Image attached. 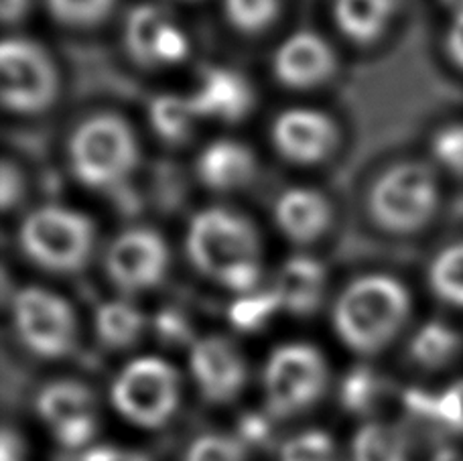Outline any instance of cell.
Returning a JSON list of instances; mask_svg holds the SVG:
<instances>
[{"mask_svg":"<svg viewBox=\"0 0 463 461\" xmlns=\"http://www.w3.org/2000/svg\"><path fill=\"white\" fill-rule=\"evenodd\" d=\"M197 117L236 122L252 110L254 94L248 80L234 70L210 68L203 71L200 86L189 96Z\"/></svg>","mask_w":463,"mask_h":461,"instance_id":"16","label":"cell"},{"mask_svg":"<svg viewBox=\"0 0 463 461\" xmlns=\"http://www.w3.org/2000/svg\"><path fill=\"white\" fill-rule=\"evenodd\" d=\"M138 141L127 120L94 114L73 130L68 161L73 177L90 189H112L127 181L138 165Z\"/></svg>","mask_w":463,"mask_h":461,"instance_id":"3","label":"cell"},{"mask_svg":"<svg viewBox=\"0 0 463 461\" xmlns=\"http://www.w3.org/2000/svg\"><path fill=\"white\" fill-rule=\"evenodd\" d=\"M326 291V268L316 259H288L277 277L279 306L291 313L316 311Z\"/></svg>","mask_w":463,"mask_h":461,"instance_id":"18","label":"cell"},{"mask_svg":"<svg viewBox=\"0 0 463 461\" xmlns=\"http://www.w3.org/2000/svg\"><path fill=\"white\" fill-rule=\"evenodd\" d=\"M31 0H0V14H3V21L16 23L21 21L29 11Z\"/></svg>","mask_w":463,"mask_h":461,"instance_id":"37","label":"cell"},{"mask_svg":"<svg viewBox=\"0 0 463 461\" xmlns=\"http://www.w3.org/2000/svg\"><path fill=\"white\" fill-rule=\"evenodd\" d=\"M86 461H151L137 451H122L114 447H94L84 454Z\"/></svg>","mask_w":463,"mask_h":461,"instance_id":"35","label":"cell"},{"mask_svg":"<svg viewBox=\"0 0 463 461\" xmlns=\"http://www.w3.org/2000/svg\"><path fill=\"white\" fill-rule=\"evenodd\" d=\"M435 461H463V457L459 454H456V451L445 449V451H441L439 456L435 457Z\"/></svg>","mask_w":463,"mask_h":461,"instance_id":"38","label":"cell"},{"mask_svg":"<svg viewBox=\"0 0 463 461\" xmlns=\"http://www.w3.org/2000/svg\"><path fill=\"white\" fill-rule=\"evenodd\" d=\"M189 370L210 402H230L246 384V360L234 342L222 335L202 337L189 352Z\"/></svg>","mask_w":463,"mask_h":461,"instance_id":"13","label":"cell"},{"mask_svg":"<svg viewBox=\"0 0 463 461\" xmlns=\"http://www.w3.org/2000/svg\"><path fill=\"white\" fill-rule=\"evenodd\" d=\"M226 19L246 35L267 31L279 16L280 0H224Z\"/></svg>","mask_w":463,"mask_h":461,"instance_id":"26","label":"cell"},{"mask_svg":"<svg viewBox=\"0 0 463 461\" xmlns=\"http://www.w3.org/2000/svg\"><path fill=\"white\" fill-rule=\"evenodd\" d=\"M200 118L192 104V98L161 94L155 96L148 104V120L156 135L167 143H184L194 130L195 120Z\"/></svg>","mask_w":463,"mask_h":461,"instance_id":"22","label":"cell"},{"mask_svg":"<svg viewBox=\"0 0 463 461\" xmlns=\"http://www.w3.org/2000/svg\"><path fill=\"white\" fill-rule=\"evenodd\" d=\"M169 24L167 14L153 5L132 8L124 23V47L132 60L143 68H156V47Z\"/></svg>","mask_w":463,"mask_h":461,"instance_id":"20","label":"cell"},{"mask_svg":"<svg viewBox=\"0 0 463 461\" xmlns=\"http://www.w3.org/2000/svg\"><path fill=\"white\" fill-rule=\"evenodd\" d=\"M335 68L334 47L313 31L293 33L272 55V73L291 89H311L326 84Z\"/></svg>","mask_w":463,"mask_h":461,"instance_id":"14","label":"cell"},{"mask_svg":"<svg viewBox=\"0 0 463 461\" xmlns=\"http://www.w3.org/2000/svg\"><path fill=\"white\" fill-rule=\"evenodd\" d=\"M197 177L213 192H234L250 183L256 175V156L240 141L220 138L200 153Z\"/></svg>","mask_w":463,"mask_h":461,"instance_id":"17","label":"cell"},{"mask_svg":"<svg viewBox=\"0 0 463 461\" xmlns=\"http://www.w3.org/2000/svg\"><path fill=\"white\" fill-rule=\"evenodd\" d=\"M179 374L167 360L143 356L128 362L112 382V405L140 427H161L179 405Z\"/></svg>","mask_w":463,"mask_h":461,"instance_id":"6","label":"cell"},{"mask_svg":"<svg viewBox=\"0 0 463 461\" xmlns=\"http://www.w3.org/2000/svg\"><path fill=\"white\" fill-rule=\"evenodd\" d=\"M431 409L445 423L463 431V382L458 384L456 389H451L445 397L433 402Z\"/></svg>","mask_w":463,"mask_h":461,"instance_id":"31","label":"cell"},{"mask_svg":"<svg viewBox=\"0 0 463 461\" xmlns=\"http://www.w3.org/2000/svg\"><path fill=\"white\" fill-rule=\"evenodd\" d=\"M185 250L192 265L226 289L254 293L262 277L260 238L252 221L226 208H208L189 220Z\"/></svg>","mask_w":463,"mask_h":461,"instance_id":"1","label":"cell"},{"mask_svg":"<svg viewBox=\"0 0 463 461\" xmlns=\"http://www.w3.org/2000/svg\"><path fill=\"white\" fill-rule=\"evenodd\" d=\"M394 14V0H335L334 16L354 43H372L386 31Z\"/></svg>","mask_w":463,"mask_h":461,"instance_id":"19","label":"cell"},{"mask_svg":"<svg viewBox=\"0 0 463 461\" xmlns=\"http://www.w3.org/2000/svg\"><path fill=\"white\" fill-rule=\"evenodd\" d=\"M116 0H47L57 21L68 27H94L109 19Z\"/></svg>","mask_w":463,"mask_h":461,"instance_id":"27","label":"cell"},{"mask_svg":"<svg viewBox=\"0 0 463 461\" xmlns=\"http://www.w3.org/2000/svg\"><path fill=\"white\" fill-rule=\"evenodd\" d=\"M13 325L27 350L41 358H63L78 343V315L68 299L43 287H24L11 303Z\"/></svg>","mask_w":463,"mask_h":461,"instance_id":"8","label":"cell"},{"mask_svg":"<svg viewBox=\"0 0 463 461\" xmlns=\"http://www.w3.org/2000/svg\"><path fill=\"white\" fill-rule=\"evenodd\" d=\"M439 208V183L433 169L419 161L396 163L376 177L368 192V210L376 224L392 234L425 228Z\"/></svg>","mask_w":463,"mask_h":461,"instance_id":"5","label":"cell"},{"mask_svg":"<svg viewBox=\"0 0 463 461\" xmlns=\"http://www.w3.org/2000/svg\"><path fill=\"white\" fill-rule=\"evenodd\" d=\"M433 153L453 171H463V127L441 130L433 141Z\"/></svg>","mask_w":463,"mask_h":461,"instance_id":"30","label":"cell"},{"mask_svg":"<svg viewBox=\"0 0 463 461\" xmlns=\"http://www.w3.org/2000/svg\"><path fill=\"white\" fill-rule=\"evenodd\" d=\"M411 315V295L388 275H364L337 295L334 329L347 348L376 353L386 348Z\"/></svg>","mask_w":463,"mask_h":461,"instance_id":"2","label":"cell"},{"mask_svg":"<svg viewBox=\"0 0 463 461\" xmlns=\"http://www.w3.org/2000/svg\"><path fill=\"white\" fill-rule=\"evenodd\" d=\"M280 461H337V451L329 435L307 431L285 443Z\"/></svg>","mask_w":463,"mask_h":461,"instance_id":"28","label":"cell"},{"mask_svg":"<svg viewBox=\"0 0 463 461\" xmlns=\"http://www.w3.org/2000/svg\"><path fill=\"white\" fill-rule=\"evenodd\" d=\"M272 218L287 240L311 244L332 226L334 210L327 197L313 187H288L277 197Z\"/></svg>","mask_w":463,"mask_h":461,"instance_id":"15","label":"cell"},{"mask_svg":"<svg viewBox=\"0 0 463 461\" xmlns=\"http://www.w3.org/2000/svg\"><path fill=\"white\" fill-rule=\"evenodd\" d=\"M24 183L21 171L14 167L11 161L3 163V177H0V202H3L5 210L14 208L23 197Z\"/></svg>","mask_w":463,"mask_h":461,"instance_id":"32","label":"cell"},{"mask_svg":"<svg viewBox=\"0 0 463 461\" xmlns=\"http://www.w3.org/2000/svg\"><path fill=\"white\" fill-rule=\"evenodd\" d=\"M96 335L112 350L135 345L145 332L146 319L130 301H104L94 315Z\"/></svg>","mask_w":463,"mask_h":461,"instance_id":"21","label":"cell"},{"mask_svg":"<svg viewBox=\"0 0 463 461\" xmlns=\"http://www.w3.org/2000/svg\"><path fill=\"white\" fill-rule=\"evenodd\" d=\"M354 461H409L407 441L388 425L362 427L352 446Z\"/></svg>","mask_w":463,"mask_h":461,"instance_id":"24","label":"cell"},{"mask_svg":"<svg viewBox=\"0 0 463 461\" xmlns=\"http://www.w3.org/2000/svg\"><path fill=\"white\" fill-rule=\"evenodd\" d=\"M445 45H448V53L451 60L456 61L459 68H463V8L451 23Z\"/></svg>","mask_w":463,"mask_h":461,"instance_id":"34","label":"cell"},{"mask_svg":"<svg viewBox=\"0 0 463 461\" xmlns=\"http://www.w3.org/2000/svg\"><path fill=\"white\" fill-rule=\"evenodd\" d=\"M461 352V337L449 325L431 321L411 340V356L419 366L437 370L451 364Z\"/></svg>","mask_w":463,"mask_h":461,"instance_id":"23","label":"cell"},{"mask_svg":"<svg viewBox=\"0 0 463 461\" xmlns=\"http://www.w3.org/2000/svg\"><path fill=\"white\" fill-rule=\"evenodd\" d=\"M60 461H86V459H84V456H81V457H63Z\"/></svg>","mask_w":463,"mask_h":461,"instance_id":"39","label":"cell"},{"mask_svg":"<svg viewBox=\"0 0 463 461\" xmlns=\"http://www.w3.org/2000/svg\"><path fill=\"white\" fill-rule=\"evenodd\" d=\"M429 287L443 303L463 307V242L448 246L433 259Z\"/></svg>","mask_w":463,"mask_h":461,"instance_id":"25","label":"cell"},{"mask_svg":"<svg viewBox=\"0 0 463 461\" xmlns=\"http://www.w3.org/2000/svg\"><path fill=\"white\" fill-rule=\"evenodd\" d=\"M19 435L13 431L3 433V441H0V461H24V451Z\"/></svg>","mask_w":463,"mask_h":461,"instance_id":"36","label":"cell"},{"mask_svg":"<svg viewBox=\"0 0 463 461\" xmlns=\"http://www.w3.org/2000/svg\"><path fill=\"white\" fill-rule=\"evenodd\" d=\"M185 461H244V449L224 435H203L192 443Z\"/></svg>","mask_w":463,"mask_h":461,"instance_id":"29","label":"cell"},{"mask_svg":"<svg viewBox=\"0 0 463 461\" xmlns=\"http://www.w3.org/2000/svg\"><path fill=\"white\" fill-rule=\"evenodd\" d=\"M169 268V249L148 228H130L114 238L104 254V270L116 289L143 293L163 281Z\"/></svg>","mask_w":463,"mask_h":461,"instance_id":"10","label":"cell"},{"mask_svg":"<svg viewBox=\"0 0 463 461\" xmlns=\"http://www.w3.org/2000/svg\"><path fill=\"white\" fill-rule=\"evenodd\" d=\"M0 78L3 104L14 114H39L52 108L60 92L53 60L31 39H5L0 47Z\"/></svg>","mask_w":463,"mask_h":461,"instance_id":"9","label":"cell"},{"mask_svg":"<svg viewBox=\"0 0 463 461\" xmlns=\"http://www.w3.org/2000/svg\"><path fill=\"white\" fill-rule=\"evenodd\" d=\"M270 141L283 159L297 165H316L335 151L340 128L321 110L288 108L272 120Z\"/></svg>","mask_w":463,"mask_h":461,"instance_id":"12","label":"cell"},{"mask_svg":"<svg viewBox=\"0 0 463 461\" xmlns=\"http://www.w3.org/2000/svg\"><path fill=\"white\" fill-rule=\"evenodd\" d=\"M94 244V221L65 205H41L23 218L19 228L23 254L49 273L81 270L92 259Z\"/></svg>","mask_w":463,"mask_h":461,"instance_id":"4","label":"cell"},{"mask_svg":"<svg viewBox=\"0 0 463 461\" xmlns=\"http://www.w3.org/2000/svg\"><path fill=\"white\" fill-rule=\"evenodd\" d=\"M344 399L347 407L362 410L372 400V378L366 374H355L352 381H347Z\"/></svg>","mask_w":463,"mask_h":461,"instance_id":"33","label":"cell"},{"mask_svg":"<svg viewBox=\"0 0 463 461\" xmlns=\"http://www.w3.org/2000/svg\"><path fill=\"white\" fill-rule=\"evenodd\" d=\"M326 386L327 362L316 345H279L264 366V394L275 417H291L316 405Z\"/></svg>","mask_w":463,"mask_h":461,"instance_id":"7","label":"cell"},{"mask_svg":"<svg viewBox=\"0 0 463 461\" xmlns=\"http://www.w3.org/2000/svg\"><path fill=\"white\" fill-rule=\"evenodd\" d=\"M39 417L68 449H80L98 429V405L86 384L57 381L47 384L37 397Z\"/></svg>","mask_w":463,"mask_h":461,"instance_id":"11","label":"cell"}]
</instances>
